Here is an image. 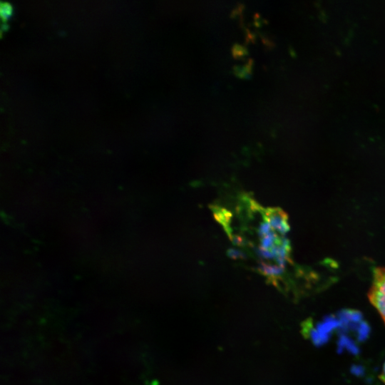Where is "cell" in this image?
<instances>
[{
	"instance_id": "5",
	"label": "cell",
	"mask_w": 385,
	"mask_h": 385,
	"mask_svg": "<svg viewBox=\"0 0 385 385\" xmlns=\"http://www.w3.org/2000/svg\"><path fill=\"white\" fill-rule=\"evenodd\" d=\"M379 379H381V381L385 384V362L383 365V367H382V370H381V374H379Z\"/></svg>"
},
{
	"instance_id": "1",
	"label": "cell",
	"mask_w": 385,
	"mask_h": 385,
	"mask_svg": "<svg viewBox=\"0 0 385 385\" xmlns=\"http://www.w3.org/2000/svg\"><path fill=\"white\" fill-rule=\"evenodd\" d=\"M368 298L385 324V267L374 269Z\"/></svg>"
},
{
	"instance_id": "3",
	"label": "cell",
	"mask_w": 385,
	"mask_h": 385,
	"mask_svg": "<svg viewBox=\"0 0 385 385\" xmlns=\"http://www.w3.org/2000/svg\"><path fill=\"white\" fill-rule=\"evenodd\" d=\"M250 66H236L235 68V72L236 74L239 75L240 76H245L246 74L250 73Z\"/></svg>"
},
{
	"instance_id": "2",
	"label": "cell",
	"mask_w": 385,
	"mask_h": 385,
	"mask_svg": "<svg viewBox=\"0 0 385 385\" xmlns=\"http://www.w3.org/2000/svg\"><path fill=\"white\" fill-rule=\"evenodd\" d=\"M13 6L7 1H1L0 4V15L4 21L7 20L12 14Z\"/></svg>"
},
{
	"instance_id": "4",
	"label": "cell",
	"mask_w": 385,
	"mask_h": 385,
	"mask_svg": "<svg viewBox=\"0 0 385 385\" xmlns=\"http://www.w3.org/2000/svg\"><path fill=\"white\" fill-rule=\"evenodd\" d=\"M245 48L239 44H235L232 48V52L235 56L244 55L245 53Z\"/></svg>"
}]
</instances>
